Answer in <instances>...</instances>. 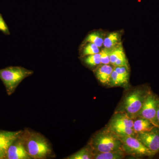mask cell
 <instances>
[{"label":"cell","instance_id":"obj_1","mask_svg":"<svg viewBox=\"0 0 159 159\" xmlns=\"http://www.w3.org/2000/svg\"><path fill=\"white\" fill-rule=\"evenodd\" d=\"M20 138L31 159H44L53 157V149L48 140L39 133L25 129Z\"/></svg>","mask_w":159,"mask_h":159},{"label":"cell","instance_id":"obj_2","mask_svg":"<svg viewBox=\"0 0 159 159\" xmlns=\"http://www.w3.org/2000/svg\"><path fill=\"white\" fill-rule=\"evenodd\" d=\"M88 145L93 153L123 151L121 139L107 128L95 134Z\"/></svg>","mask_w":159,"mask_h":159},{"label":"cell","instance_id":"obj_3","mask_svg":"<svg viewBox=\"0 0 159 159\" xmlns=\"http://www.w3.org/2000/svg\"><path fill=\"white\" fill-rule=\"evenodd\" d=\"M33 73V71L23 67L11 66L0 69V80L5 85L8 95L11 96L14 93L20 84Z\"/></svg>","mask_w":159,"mask_h":159},{"label":"cell","instance_id":"obj_4","mask_svg":"<svg viewBox=\"0 0 159 159\" xmlns=\"http://www.w3.org/2000/svg\"><path fill=\"white\" fill-rule=\"evenodd\" d=\"M134 119L125 112L116 113L111 119L107 129L119 137L136 138L137 134L133 129Z\"/></svg>","mask_w":159,"mask_h":159},{"label":"cell","instance_id":"obj_5","mask_svg":"<svg viewBox=\"0 0 159 159\" xmlns=\"http://www.w3.org/2000/svg\"><path fill=\"white\" fill-rule=\"evenodd\" d=\"M147 94L142 90H135L127 95L123 102V108L125 112L131 118L137 117L142 108Z\"/></svg>","mask_w":159,"mask_h":159},{"label":"cell","instance_id":"obj_6","mask_svg":"<svg viewBox=\"0 0 159 159\" xmlns=\"http://www.w3.org/2000/svg\"><path fill=\"white\" fill-rule=\"evenodd\" d=\"M119 137L122 142L123 150L126 154L134 157L151 156L154 155L135 137Z\"/></svg>","mask_w":159,"mask_h":159},{"label":"cell","instance_id":"obj_7","mask_svg":"<svg viewBox=\"0 0 159 159\" xmlns=\"http://www.w3.org/2000/svg\"><path fill=\"white\" fill-rule=\"evenodd\" d=\"M159 104V99L153 94L148 93L137 117L148 119L156 127L158 128L156 123V115Z\"/></svg>","mask_w":159,"mask_h":159},{"label":"cell","instance_id":"obj_8","mask_svg":"<svg viewBox=\"0 0 159 159\" xmlns=\"http://www.w3.org/2000/svg\"><path fill=\"white\" fill-rule=\"evenodd\" d=\"M154 129L149 131L137 133L136 138L155 154L159 152V131Z\"/></svg>","mask_w":159,"mask_h":159},{"label":"cell","instance_id":"obj_9","mask_svg":"<svg viewBox=\"0 0 159 159\" xmlns=\"http://www.w3.org/2000/svg\"><path fill=\"white\" fill-rule=\"evenodd\" d=\"M31 159L20 136L9 146L5 157V159Z\"/></svg>","mask_w":159,"mask_h":159},{"label":"cell","instance_id":"obj_10","mask_svg":"<svg viewBox=\"0 0 159 159\" xmlns=\"http://www.w3.org/2000/svg\"><path fill=\"white\" fill-rule=\"evenodd\" d=\"M23 130L16 131L0 130V156L5 159L6 152L10 145L19 138Z\"/></svg>","mask_w":159,"mask_h":159},{"label":"cell","instance_id":"obj_11","mask_svg":"<svg viewBox=\"0 0 159 159\" xmlns=\"http://www.w3.org/2000/svg\"><path fill=\"white\" fill-rule=\"evenodd\" d=\"M129 76V67L114 66L111 74L109 85L112 87H118L127 84Z\"/></svg>","mask_w":159,"mask_h":159},{"label":"cell","instance_id":"obj_12","mask_svg":"<svg viewBox=\"0 0 159 159\" xmlns=\"http://www.w3.org/2000/svg\"><path fill=\"white\" fill-rule=\"evenodd\" d=\"M110 58L111 64L114 66L129 67L128 60L124 52L122 43L113 48Z\"/></svg>","mask_w":159,"mask_h":159},{"label":"cell","instance_id":"obj_13","mask_svg":"<svg viewBox=\"0 0 159 159\" xmlns=\"http://www.w3.org/2000/svg\"><path fill=\"white\" fill-rule=\"evenodd\" d=\"M114 66L110 64H100L95 70L96 77L98 80L104 85H109L111 74Z\"/></svg>","mask_w":159,"mask_h":159},{"label":"cell","instance_id":"obj_14","mask_svg":"<svg viewBox=\"0 0 159 159\" xmlns=\"http://www.w3.org/2000/svg\"><path fill=\"white\" fill-rule=\"evenodd\" d=\"M133 129L136 133L149 131L155 128V125L148 119L139 116L134 118Z\"/></svg>","mask_w":159,"mask_h":159},{"label":"cell","instance_id":"obj_15","mask_svg":"<svg viewBox=\"0 0 159 159\" xmlns=\"http://www.w3.org/2000/svg\"><path fill=\"white\" fill-rule=\"evenodd\" d=\"M121 32L114 31L106 35L103 43V48H113L121 43Z\"/></svg>","mask_w":159,"mask_h":159},{"label":"cell","instance_id":"obj_16","mask_svg":"<svg viewBox=\"0 0 159 159\" xmlns=\"http://www.w3.org/2000/svg\"><path fill=\"white\" fill-rule=\"evenodd\" d=\"M106 34L102 31H95L89 33L84 41V43L89 42L95 44L99 48L103 46Z\"/></svg>","mask_w":159,"mask_h":159},{"label":"cell","instance_id":"obj_17","mask_svg":"<svg viewBox=\"0 0 159 159\" xmlns=\"http://www.w3.org/2000/svg\"><path fill=\"white\" fill-rule=\"evenodd\" d=\"M94 159H122L124 158L126 153L124 151L108 152L93 153Z\"/></svg>","mask_w":159,"mask_h":159},{"label":"cell","instance_id":"obj_18","mask_svg":"<svg viewBox=\"0 0 159 159\" xmlns=\"http://www.w3.org/2000/svg\"><path fill=\"white\" fill-rule=\"evenodd\" d=\"M93 150L88 145L65 159H93Z\"/></svg>","mask_w":159,"mask_h":159},{"label":"cell","instance_id":"obj_19","mask_svg":"<svg viewBox=\"0 0 159 159\" xmlns=\"http://www.w3.org/2000/svg\"><path fill=\"white\" fill-rule=\"evenodd\" d=\"M100 48L93 43L87 42L84 43L83 45L81 48L80 55L81 57L87 55H92L99 53L100 52Z\"/></svg>","mask_w":159,"mask_h":159},{"label":"cell","instance_id":"obj_20","mask_svg":"<svg viewBox=\"0 0 159 159\" xmlns=\"http://www.w3.org/2000/svg\"><path fill=\"white\" fill-rule=\"evenodd\" d=\"M82 57L84 63L90 67H94L101 64L100 52L97 54L87 55Z\"/></svg>","mask_w":159,"mask_h":159},{"label":"cell","instance_id":"obj_21","mask_svg":"<svg viewBox=\"0 0 159 159\" xmlns=\"http://www.w3.org/2000/svg\"><path fill=\"white\" fill-rule=\"evenodd\" d=\"M112 48H103L100 51V61L101 64H110V54Z\"/></svg>","mask_w":159,"mask_h":159},{"label":"cell","instance_id":"obj_22","mask_svg":"<svg viewBox=\"0 0 159 159\" xmlns=\"http://www.w3.org/2000/svg\"><path fill=\"white\" fill-rule=\"evenodd\" d=\"M0 31H2L4 34L6 35L10 34L9 28L1 13H0Z\"/></svg>","mask_w":159,"mask_h":159},{"label":"cell","instance_id":"obj_23","mask_svg":"<svg viewBox=\"0 0 159 159\" xmlns=\"http://www.w3.org/2000/svg\"><path fill=\"white\" fill-rule=\"evenodd\" d=\"M156 123L157 127L159 129V104L157 110L156 115Z\"/></svg>","mask_w":159,"mask_h":159},{"label":"cell","instance_id":"obj_24","mask_svg":"<svg viewBox=\"0 0 159 159\" xmlns=\"http://www.w3.org/2000/svg\"><path fill=\"white\" fill-rule=\"evenodd\" d=\"M0 159H3L2 157L0 156Z\"/></svg>","mask_w":159,"mask_h":159}]
</instances>
